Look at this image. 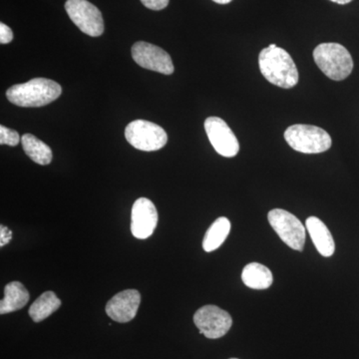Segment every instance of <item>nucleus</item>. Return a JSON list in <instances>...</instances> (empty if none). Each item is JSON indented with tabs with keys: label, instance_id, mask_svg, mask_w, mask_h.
<instances>
[{
	"label": "nucleus",
	"instance_id": "obj_18",
	"mask_svg": "<svg viewBox=\"0 0 359 359\" xmlns=\"http://www.w3.org/2000/svg\"><path fill=\"white\" fill-rule=\"evenodd\" d=\"M230 231L231 222L229 219L224 217L217 219L205 233L204 241H203L205 252H211L219 249L228 238Z\"/></svg>",
	"mask_w": 359,
	"mask_h": 359
},
{
	"label": "nucleus",
	"instance_id": "obj_8",
	"mask_svg": "<svg viewBox=\"0 0 359 359\" xmlns=\"http://www.w3.org/2000/svg\"><path fill=\"white\" fill-rule=\"evenodd\" d=\"M194 323L199 328L201 334H204L207 339H217L228 334L233 320L228 311L209 304L196 311Z\"/></svg>",
	"mask_w": 359,
	"mask_h": 359
},
{
	"label": "nucleus",
	"instance_id": "obj_15",
	"mask_svg": "<svg viewBox=\"0 0 359 359\" xmlns=\"http://www.w3.org/2000/svg\"><path fill=\"white\" fill-rule=\"evenodd\" d=\"M242 280L250 289L266 290L273 285V276L264 264L250 263L243 269Z\"/></svg>",
	"mask_w": 359,
	"mask_h": 359
},
{
	"label": "nucleus",
	"instance_id": "obj_24",
	"mask_svg": "<svg viewBox=\"0 0 359 359\" xmlns=\"http://www.w3.org/2000/svg\"><path fill=\"white\" fill-rule=\"evenodd\" d=\"M212 1L216 2V4H230L231 0H212Z\"/></svg>",
	"mask_w": 359,
	"mask_h": 359
},
{
	"label": "nucleus",
	"instance_id": "obj_16",
	"mask_svg": "<svg viewBox=\"0 0 359 359\" xmlns=\"http://www.w3.org/2000/svg\"><path fill=\"white\" fill-rule=\"evenodd\" d=\"M23 150L25 154L28 156L36 164L46 166L50 164L53 154L48 145L39 140V138L32 134L23 135L21 138Z\"/></svg>",
	"mask_w": 359,
	"mask_h": 359
},
{
	"label": "nucleus",
	"instance_id": "obj_4",
	"mask_svg": "<svg viewBox=\"0 0 359 359\" xmlns=\"http://www.w3.org/2000/svg\"><path fill=\"white\" fill-rule=\"evenodd\" d=\"M283 136L290 148L304 154H320L332 145L330 134L313 125H292L285 130Z\"/></svg>",
	"mask_w": 359,
	"mask_h": 359
},
{
	"label": "nucleus",
	"instance_id": "obj_25",
	"mask_svg": "<svg viewBox=\"0 0 359 359\" xmlns=\"http://www.w3.org/2000/svg\"><path fill=\"white\" fill-rule=\"evenodd\" d=\"M231 359H238V358H231Z\"/></svg>",
	"mask_w": 359,
	"mask_h": 359
},
{
	"label": "nucleus",
	"instance_id": "obj_1",
	"mask_svg": "<svg viewBox=\"0 0 359 359\" xmlns=\"http://www.w3.org/2000/svg\"><path fill=\"white\" fill-rule=\"evenodd\" d=\"M259 66L263 76L276 86L290 89L299 83V71L292 56L276 44L261 51Z\"/></svg>",
	"mask_w": 359,
	"mask_h": 359
},
{
	"label": "nucleus",
	"instance_id": "obj_9",
	"mask_svg": "<svg viewBox=\"0 0 359 359\" xmlns=\"http://www.w3.org/2000/svg\"><path fill=\"white\" fill-rule=\"evenodd\" d=\"M132 57L135 62L145 69L170 75L174 72L172 58L164 49L148 42H136L132 46Z\"/></svg>",
	"mask_w": 359,
	"mask_h": 359
},
{
	"label": "nucleus",
	"instance_id": "obj_3",
	"mask_svg": "<svg viewBox=\"0 0 359 359\" xmlns=\"http://www.w3.org/2000/svg\"><path fill=\"white\" fill-rule=\"evenodd\" d=\"M313 59L323 74L334 81H342L353 72V57L341 44L318 45L313 50Z\"/></svg>",
	"mask_w": 359,
	"mask_h": 359
},
{
	"label": "nucleus",
	"instance_id": "obj_12",
	"mask_svg": "<svg viewBox=\"0 0 359 359\" xmlns=\"http://www.w3.org/2000/svg\"><path fill=\"white\" fill-rule=\"evenodd\" d=\"M141 304V294L137 290H126L115 294L106 304V313L117 323L134 320Z\"/></svg>",
	"mask_w": 359,
	"mask_h": 359
},
{
	"label": "nucleus",
	"instance_id": "obj_6",
	"mask_svg": "<svg viewBox=\"0 0 359 359\" xmlns=\"http://www.w3.org/2000/svg\"><path fill=\"white\" fill-rule=\"evenodd\" d=\"M125 137L130 145L145 152L160 150L168 142V135L162 127L145 120L130 123L125 130Z\"/></svg>",
	"mask_w": 359,
	"mask_h": 359
},
{
	"label": "nucleus",
	"instance_id": "obj_2",
	"mask_svg": "<svg viewBox=\"0 0 359 359\" xmlns=\"http://www.w3.org/2000/svg\"><path fill=\"white\" fill-rule=\"evenodd\" d=\"M62 88L47 78H34L26 83L16 84L6 91V97L20 107H42L60 97Z\"/></svg>",
	"mask_w": 359,
	"mask_h": 359
},
{
	"label": "nucleus",
	"instance_id": "obj_13",
	"mask_svg": "<svg viewBox=\"0 0 359 359\" xmlns=\"http://www.w3.org/2000/svg\"><path fill=\"white\" fill-rule=\"evenodd\" d=\"M306 228L311 236L314 247L321 256L332 257L334 254L335 244L327 224L316 217H309L306 219Z\"/></svg>",
	"mask_w": 359,
	"mask_h": 359
},
{
	"label": "nucleus",
	"instance_id": "obj_11",
	"mask_svg": "<svg viewBox=\"0 0 359 359\" xmlns=\"http://www.w3.org/2000/svg\"><path fill=\"white\" fill-rule=\"evenodd\" d=\"M157 224L158 212L152 201L147 198L136 200L131 212L132 235L139 240H145L153 235Z\"/></svg>",
	"mask_w": 359,
	"mask_h": 359
},
{
	"label": "nucleus",
	"instance_id": "obj_19",
	"mask_svg": "<svg viewBox=\"0 0 359 359\" xmlns=\"http://www.w3.org/2000/svg\"><path fill=\"white\" fill-rule=\"evenodd\" d=\"M20 137L18 132L8 129L1 125L0 126V144L1 145L16 146L20 143Z\"/></svg>",
	"mask_w": 359,
	"mask_h": 359
},
{
	"label": "nucleus",
	"instance_id": "obj_21",
	"mask_svg": "<svg viewBox=\"0 0 359 359\" xmlns=\"http://www.w3.org/2000/svg\"><path fill=\"white\" fill-rule=\"evenodd\" d=\"M13 30L4 23H0V43L8 44L13 41Z\"/></svg>",
	"mask_w": 359,
	"mask_h": 359
},
{
	"label": "nucleus",
	"instance_id": "obj_23",
	"mask_svg": "<svg viewBox=\"0 0 359 359\" xmlns=\"http://www.w3.org/2000/svg\"><path fill=\"white\" fill-rule=\"evenodd\" d=\"M330 1L334 2V4H340V6H344V4H349L353 0H330Z\"/></svg>",
	"mask_w": 359,
	"mask_h": 359
},
{
	"label": "nucleus",
	"instance_id": "obj_10",
	"mask_svg": "<svg viewBox=\"0 0 359 359\" xmlns=\"http://www.w3.org/2000/svg\"><path fill=\"white\" fill-rule=\"evenodd\" d=\"M205 133L218 154L233 158L240 151V144L229 125L219 117H209L205 121Z\"/></svg>",
	"mask_w": 359,
	"mask_h": 359
},
{
	"label": "nucleus",
	"instance_id": "obj_22",
	"mask_svg": "<svg viewBox=\"0 0 359 359\" xmlns=\"http://www.w3.org/2000/svg\"><path fill=\"white\" fill-rule=\"evenodd\" d=\"M0 231H0V240H1L0 241V247H4V245L11 242V238H13V233L4 226H0Z\"/></svg>",
	"mask_w": 359,
	"mask_h": 359
},
{
	"label": "nucleus",
	"instance_id": "obj_17",
	"mask_svg": "<svg viewBox=\"0 0 359 359\" xmlns=\"http://www.w3.org/2000/svg\"><path fill=\"white\" fill-rule=\"evenodd\" d=\"M60 306L61 301L55 292H45L33 302L28 313L34 323H40L55 313Z\"/></svg>",
	"mask_w": 359,
	"mask_h": 359
},
{
	"label": "nucleus",
	"instance_id": "obj_7",
	"mask_svg": "<svg viewBox=\"0 0 359 359\" xmlns=\"http://www.w3.org/2000/svg\"><path fill=\"white\" fill-rule=\"evenodd\" d=\"M65 9L75 25L85 34L98 37L104 32L102 13L87 0H67Z\"/></svg>",
	"mask_w": 359,
	"mask_h": 359
},
{
	"label": "nucleus",
	"instance_id": "obj_20",
	"mask_svg": "<svg viewBox=\"0 0 359 359\" xmlns=\"http://www.w3.org/2000/svg\"><path fill=\"white\" fill-rule=\"evenodd\" d=\"M144 6L152 11H162L166 8L170 0H140Z\"/></svg>",
	"mask_w": 359,
	"mask_h": 359
},
{
	"label": "nucleus",
	"instance_id": "obj_5",
	"mask_svg": "<svg viewBox=\"0 0 359 359\" xmlns=\"http://www.w3.org/2000/svg\"><path fill=\"white\" fill-rule=\"evenodd\" d=\"M271 228L280 240L290 249L302 252L306 244V228L292 212L283 209H273L269 212Z\"/></svg>",
	"mask_w": 359,
	"mask_h": 359
},
{
	"label": "nucleus",
	"instance_id": "obj_14",
	"mask_svg": "<svg viewBox=\"0 0 359 359\" xmlns=\"http://www.w3.org/2000/svg\"><path fill=\"white\" fill-rule=\"evenodd\" d=\"M28 301L29 292L22 283H9L4 289V299L0 302V313H11L25 308Z\"/></svg>",
	"mask_w": 359,
	"mask_h": 359
}]
</instances>
